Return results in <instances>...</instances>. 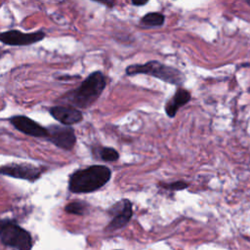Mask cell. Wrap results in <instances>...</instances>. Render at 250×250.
Listing matches in <instances>:
<instances>
[{"instance_id":"2","label":"cell","mask_w":250,"mask_h":250,"mask_svg":"<svg viewBox=\"0 0 250 250\" xmlns=\"http://www.w3.org/2000/svg\"><path fill=\"white\" fill-rule=\"evenodd\" d=\"M111 177V171L104 165H93L71 174L68 189L74 193L95 191L104 186Z\"/></svg>"},{"instance_id":"15","label":"cell","mask_w":250,"mask_h":250,"mask_svg":"<svg viewBox=\"0 0 250 250\" xmlns=\"http://www.w3.org/2000/svg\"><path fill=\"white\" fill-rule=\"evenodd\" d=\"M163 187L165 188H169V189H173V190H179V189H184L188 187V184L184 183V182H175L172 184H167V185H163Z\"/></svg>"},{"instance_id":"5","label":"cell","mask_w":250,"mask_h":250,"mask_svg":"<svg viewBox=\"0 0 250 250\" xmlns=\"http://www.w3.org/2000/svg\"><path fill=\"white\" fill-rule=\"evenodd\" d=\"M47 139L56 146L71 150L76 143V136L74 130L70 126L65 125H51L47 128Z\"/></svg>"},{"instance_id":"13","label":"cell","mask_w":250,"mask_h":250,"mask_svg":"<svg viewBox=\"0 0 250 250\" xmlns=\"http://www.w3.org/2000/svg\"><path fill=\"white\" fill-rule=\"evenodd\" d=\"M97 150V155L100 159L105 162H113L118 160L119 158V153L117 150H115L112 147H100L96 148Z\"/></svg>"},{"instance_id":"10","label":"cell","mask_w":250,"mask_h":250,"mask_svg":"<svg viewBox=\"0 0 250 250\" xmlns=\"http://www.w3.org/2000/svg\"><path fill=\"white\" fill-rule=\"evenodd\" d=\"M50 114L60 123L70 126L83 119L82 112L71 105H55L50 108Z\"/></svg>"},{"instance_id":"14","label":"cell","mask_w":250,"mask_h":250,"mask_svg":"<svg viewBox=\"0 0 250 250\" xmlns=\"http://www.w3.org/2000/svg\"><path fill=\"white\" fill-rule=\"evenodd\" d=\"M64 210L66 213L69 214H74V215H83L86 207L85 204L83 202H79V201H74V202H70L68 203L65 207Z\"/></svg>"},{"instance_id":"8","label":"cell","mask_w":250,"mask_h":250,"mask_svg":"<svg viewBox=\"0 0 250 250\" xmlns=\"http://www.w3.org/2000/svg\"><path fill=\"white\" fill-rule=\"evenodd\" d=\"M45 37V33L42 30L23 33L19 30H8L0 33V41L6 45L11 46H26L41 41Z\"/></svg>"},{"instance_id":"11","label":"cell","mask_w":250,"mask_h":250,"mask_svg":"<svg viewBox=\"0 0 250 250\" xmlns=\"http://www.w3.org/2000/svg\"><path fill=\"white\" fill-rule=\"evenodd\" d=\"M189 100H190V94L188 91L182 88L177 90L174 97L165 105L166 113L170 117H174L179 107L185 105L187 103H188Z\"/></svg>"},{"instance_id":"6","label":"cell","mask_w":250,"mask_h":250,"mask_svg":"<svg viewBox=\"0 0 250 250\" xmlns=\"http://www.w3.org/2000/svg\"><path fill=\"white\" fill-rule=\"evenodd\" d=\"M0 174L17 178L27 180L30 182L36 181L42 174V169L35 167L31 164L26 163H12L0 167Z\"/></svg>"},{"instance_id":"17","label":"cell","mask_w":250,"mask_h":250,"mask_svg":"<svg viewBox=\"0 0 250 250\" xmlns=\"http://www.w3.org/2000/svg\"><path fill=\"white\" fill-rule=\"evenodd\" d=\"M246 3H247L249 6H250V0H247V1H246Z\"/></svg>"},{"instance_id":"16","label":"cell","mask_w":250,"mask_h":250,"mask_svg":"<svg viewBox=\"0 0 250 250\" xmlns=\"http://www.w3.org/2000/svg\"><path fill=\"white\" fill-rule=\"evenodd\" d=\"M131 3H132L133 5H135V6H141V5L146 4L147 1H146V0H145V1H132Z\"/></svg>"},{"instance_id":"1","label":"cell","mask_w":250,"mask_h":250,"mask_svg":"<svg viewBox=\"0 0 250 250\" xmlns=\"http://www.w3.org/2000/svg\"><path fill=\"white\" fill-rule=\"evenodd\" d=\"M105 77L101 71H94L81 83V85L65 93L60 100L79 108H87L92 105L105 88Z\"/></svg>"},{"instance_id":"12","label":"cell","mask_w":250,"mask_h":250,"mask_svg":"<svg viewBox=\"0 0 250 250\" xmlns=\"http://www.w3.org/2000/svg\"><path fill=\"white\" fill-rule=\"evenodd\" d=\"M164 16L160 13H148L141 20V24L145 26H160L164 22Z\"/></svg>"},{"instance_id":"7","label":"cell","mask_w":250,"mask_h":250,"mask_svg":"<svg viewBox=\"0 0 250 250\" xmlns=\"http://www.w3.org/2000/svg\"><path fill=\"white\" fill-rule=\"evenodd\" d=\"M109 214L113 216L106 227V230H116L127 225L133 215L132 203L128 199H122L109 209Z\"/></svg>"},{"instance_id":"4","label":"cell","mask_w":250,"mask_h":250,"mask_svg":"<svg viewBox=\"0 0 250 250\" xmlns=\"http://www.w3.org/2000/svg\"><path fill=\"white\" fill-rule=\"evenodd\" d=\"M0 240L18 250H30L32 246L30 233L11 220L0 221Z\"/></svg>"},{"instance_id":"9","label":"cell","mask_w":250,"mask_h":250,"mask_svg":"<svg viewBox=\"0 0 250 250\" xmlns=\"http://www.w3.org/2000/svg\"><path fill=\"white\" fill-rule=\"evenodd\" d=\"M13 126L21 133L32 137H45L47 138V128L42 127L40 124L24 115H16L10 119Z\"/></svg>"},{"instance_id":"3","label":"cell","mask_w":250,"mask_h":250,"mask_svg":"<svg viewBox=\"0 0 250 250\" xmlns=\"http://www.w3.org/2000/svg\"><path fill=\"white\" fill-rule=\"evenodd\" d=\"M127 75L147 74L165 82L180 85L184 82V75L178 69L165 65L157 61H150L144 64H131L126 67Z\"/></svg>"}]
</instances>
